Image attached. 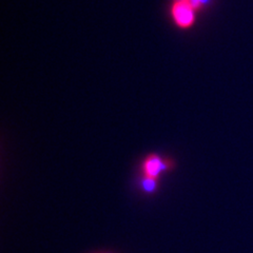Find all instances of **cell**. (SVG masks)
Instances as JSON below:
<instances>
[{"label": "cell", "instance_id": "1", "mask_svg": "<svg viewBox=\"0 0 253 253\" xmlns=\"http://www.w3.org/2000/svg\"><path fill=\"white\" fill-rule=\"evenodd\" d=\"M200 13L190 5L172 0L169 9V16L172 23L181 31L191 30L197 21Z\"/></svg>", "mask_w": 253, "mask_h": 253}, {"label": "cell", "instance_id": "2", "mask_svg": "<svg viewBox=\"0 0 253 253\" xmlns=\"http://www.w3.org/2000/svg\"><path fill=\"white\" fill-rule=\"evenodd\" d=\"M172 162L163 156L152 153L148 155L141 163V175L158 180L162 174L172 169Z\"/></svg>", "mask_w": 253, "mask_h": 253}, {"label": "cell", "instance_id": "3", "mask_svg": "<svg viewBox=\"0 0 253 253\" xmlns=\"http://www.w3.org/2000/svg\"><path fill=\"white\" fill-rule=\"evenodd\" d=\"M139 186L145 193L152 194L156 191V189H157V180L141 175V180L139 183Z\"/></svg>", "mask_w": 253, "mask_h": 253}, {"label": "cell", "instance_id": "4", "mask_svg": "<svg viewBox=\"0 0 253 253\" xmlns=\"http://www.w3.org/2000/svg\"><path fill=\"white\" fill-rule=\"evenodd\" d=\"M175 1L186 3L191 7H193L195 11H197L199 13H202L206 9V7L210 4L211 0H175Z\"/></svg>", "mask_w": 253, "mask_h": 253}]
</instances>
